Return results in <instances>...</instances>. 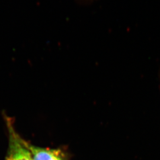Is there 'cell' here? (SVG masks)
<instances>
[{
  "instance_id": "obj_1",
  "label": "cell",
  "mask_w": 160,
  "mask_h": 160,
  "mask_svg": "<svg viewBox=\"0 0 160 160\" xmlns=\"http://www.w3.org/2000/svg\"><path fill=\"white\" fill-rule=\"evenodd\" d=\"M9 132V144L6 160H33L29 143L19 136L10 119H7Z\"/></svg>"
},
{
  "instance_id": "obj_2",
  "label": "cell",
  "mask_w": 160,
  "mask_h": 160,
  "mask_svg": "<svg viewBox=\"0 0 160 160\" xmlns=\"http://www.w3.org/2000/svg\"><path fill=\"white\" fill-rule=\"evenodd\" d=\"M29 148L33 160H64L63 154L59 149L42 148L29 143Z\"/></svg>"
}]
</instances>
